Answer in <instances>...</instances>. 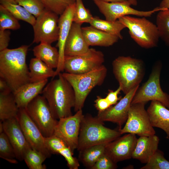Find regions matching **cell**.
<instances>
[{
	"label": "cell",
	"mask_w": 169,
	"mask_h": 169,
	"mask_svg": "<svg viewBox=\"0 0 169 169\" xmlns=\"http://www.w3.org/2000/svg\"><path fill=\"white\" fill-rule=\"evenodd\" d=\"M75 2L69 5L59 18V38L56 47L58 48L59 59L58 66L55 70V76L63 72L65 57V44L73 22Z\"/></svg>",
	"instance_id": "cell-18"
},
{
	"label": "cell",
	"mask_w": 169,
	"mask_h": 169,
	"mask_svg": "<svg viewBox=\"0 0 169 169\" xmlns=\"http://www.w3.org/2000/svg\"><path fill=\"white\" fill-rule=\"evenodd\" d=\"M82 109L74 115L59 119L54 134L62 139L74 153L77 149L81 123L84 116Z\"/></svg>",
	"instance_id": "cell-13"
},
{
	"label": "cell",
	"mask_w": 169,
	"mask_h": 169,
	"mask_svg": "<svg viewBox=\"0 0 169 169\" xmlns=\"http://www.w3.org/2000/svg\"><path fill=\"white\" fill-rule=\"evenodd\" d=\"M129 2L131 3V5H132L134 6L137 5V0H127Z\"/></svg>",
	"instance_id": "cell-47"
},
{
	"label": "cell",
	"mask_w": 169,
	"mask_h": 169,
	"mask_svg": "<svg viewBox=\"0 0 169 169\" xmlns=\"http://www.w3.org/2000/svg\"><path fill=\"white\" fill-rule=\"evenodd\" d=\"M136 135L127 133L108 143L105 153L115 162L129 159L136 144Z\"/></svg>",
	"instance_id": "cell-16"
},
{
	"label": "cell",
	"mask_w": 169,
	"mask_h": 169,
	"mask_svg": "<svg viewBox=\"0 0 169 169\" xmlns=\"http://www.w3.org/2000/svg\"><path fill=\"white\" fill-rule=\"evenodd\" d=\"M92 0L104 16L105 20L111 21H115L122 17L129 15L150 17L156 12L165 10L158 7L150 11H139L131 8V3L128 1L108 2L101 0Z\"/></svg>",
	"instance_id": "cell-12"
},
{
	"label": "cell",
	"mask_w": 169,
	"mask_h": 169,
	"mask_svg": "<svg viewBox=\"0 0 169 169\" xmlns=\"http://www.w3.org/2000/svg\"><path fill=\"white\" fill-rule=\"evenodd\" d=\"M156 26L160 38L169 46V10L159 11L156 17Z\"/></svg>",
	"instance_id": "cell-30"
},
{
	"label": "cell",
	"mask_w": 169,
	"mask_h": 169,
	"mask_svg": "<svg viewBox=\"0 0 169 169\" xmlns=\"http://www.w3.org/2000/svg\"><path fill=\"white\" fill-rule=\"evenodd\" d=\"M36 18L38 17L46 8L41 0H15Z\"/></svg>",
	"instance_id": "cell-36"
},
{
	"label": "cell",
	"mask_w": 169,
	"mask_h": 169,
	"mask_svg": "<svg viewBox=\"0 0 169 169\" xmlns=\"http://www.w3.org/2000/svg\"><path fill=\"white\" fill-rule=\"evenodd\" d=\"M81 24L73 22L66 42L65 56H74L87 52L90 49L83 34Z\"/></svg>",
	"instance_id": "cell-19"
},
{
	"label": "cell",
	"mask_w": 169,
	"mask_h": 169,
	"mask_svg": "<svg viewBox=\"0 0 169 169\" xmlns=\"http://www.w3.org/2000/svg\"><path fill=\"white\" fill-rule=\"evenodd\" d=\"M29 46L23 45L0 51V77L8 84L13 93L30 82L26 58Z\"/></svg>",
	"instance_id": "cell-1"
},
{
	"label": "cell",
	"mask_w": 169,
	"mask_h": 169,
	"mask_svg": "<svg viewBox=\"0 0 169 169\" xmlns=\"http://www.w3.org/2000/svg\"><path fill=\"white\" fill-rule=\"evenodd\" d=\"M93 18L90 11L85 7L82 0H76L73 22L81 24L84 23H90Z\"/></svg>",
	"instance_id": "cell-35"
},
{
	"label": "cell",
	"mask_w": 169,
	"mask_h": 169,
	"mask_svg": "<svg viewBox=\"0 0 169 169\" xmlns=\"http://www.w3.org/2000/svg\"><path fill=\"white\" fill-rule=\"evenodd\" d=\"M28 68L30 82H38L55 76L53 69L35 57L30 59Z\"/></svg>",
	"instance_id": "cell-24"
},
{
	"label": "cell",
	"mask_w": 169,
	"mask_h": 169,
	"mask_svg": "<svg viewBox=\"0 0 169 169\" xmlns=\"http://www.w3.org/2000/svg\"><path fill=\"white\" fill-rule=\"evenodd\" d=\"M11 32L8 30H0V51L8 48Z\"/></svg>",
	"instance_id": "cell-41"
},
{
	"label": "cell",
	"mask_w": 169,
	"mask_h": 169,
	"mask_svg": "<svg viewBox=\"0 0 169 169\" xmlns=\"http://www.w3.org/2000/svg\"><path fill=\"white\" fill-rule=\"evenodd\" d=\"M146 104L142 102L131 105L125 125L118 129L121 135L131 133L140 136L155 134L156 131L145 109Z\"/></svg>",
	"instance_id": "cell-9"
},
{
	"label": "cell",
	"mask_w": 169,
	"mask_h": 169,
	"mask_svg": "<svg viewBox=\"0 0 169 169\" xmlns=\"http://www.w3.org/2000/svg\"><path fill=\"white\" fill-rule=\"evenodd\" d=\"M20 28L18 20L7 9L0 5V30H17Z\"/></svg>",
	"instance_id": "cell-33"
},
{
	"label": "cell",
	"mask_w": 169,
	"mask_h": 169,
	"mask_svg": "<svg viewBox=\"0 0 169 169\" xmlns=\"http://www.w3.org/2000/svg\"><path fill=\"white\" fill-rule=\"evenodd\" d=\"M118 20L128 28L131 37L141 47L148 49L157 46L160 37L156 26L145 17L127 15Z\"/></svg>",
	"instance_id": "cell-6"
},
{
	"label": "cell",
	"mask_w": 169,
	"mask_h": 169,
	"mask_svg": "<svg viewBox=\"0 0 169 169\" xmlns=\"http://www.w3.org/2000/svg\"><path fill=\"white\" fill-rule=\"evenodd\" d=\"M47 158L44 154L31 148L25 153L23 160L30 169H45L43 163Z\"/></svg>",
	"instance_id": "cell-31"
},
{
	"label": "cell",
	"mask_w": 169,
	"mask_h": 169,
	"mask_svg": "<svg viewBox=\"0 0 169 169\" xmlns=\"http://www.w3.org/2000/svg\"><path fill=\"white\" fill-rule=\"evenodd\" d=\"M161 68V62L155 63L148 80L137 90L131 104L156 101L169 109V95L163 91L160 84Z\"/></svg>",
	"instance_id": "cell-7"
},
{
	"label": "cell",
	"mask_w": 169,
	"mask_h": 169,
	"mask_svg": "<svg viewBox=\"0 0 169 169\" xmlns=\"http://www.w3.org/2000/svg\"><path fill=\"white\" fill-rule=\"evenodd\" d=\"M159 141V137L155 134L140 136L137 138L132 158L141 163H146L158 149Z\"/></svg>",
	"instance_id": "cell-20"
},
{
	"label": "cell",
	"mask_w": 169,
	"mask_h": 169,
	"mask_svg": "<svg viewBox=\"0 0 169 169\" xmlns=\"http://www.w3.org/2000/svg\"><path fill=\"white\" fill-rule=\"evenodd\" d=\"M58 154L62 156L65 158L69 169H78L79 166L78 160L73 156L74 153L68 146H67L61 149Z\"/></svg>",
	"instance_id": "cell-40"
},
{
	"label": "cell",
	"mask_w": 169,
	"mask_h": 169,
	"mask_svg": "<svg viewBox=\"0 0 169 169\" xmlns=\"http://www.w3.org/2000/svg\"><path fill=\"white\" fill-rule=\"evenodd\" d=\"M153 127L160 128L169 138V110L159 102L152 101L146 110Z\"/></svg>",
	"instance_id": "cell-22"
},
{
	"label": "cell",
	"mask_w": 169,
	"mask_h": 169,
	"mask_svg": "<svg viewBox=\"0 0 169 169\" xmlns=\"http://www.w3.org/2000/svg\"><path fill=\"white\" fill-rule=\"evenodd\" d=\"M159 7L164 10H169V0H162Z\"/></svg>",
	"instance_id": "cell-45"
},
{
	"label": "cell",
	"mask_w": 169,
	"mask_h": 169,
	"mask_svg": "<svg viewBox=\"0 0 169 169\" xmlns=\"http://www.w3.org/2000/svg\"><path fill=\"white\" fill-rule=\"evenodd\" d=\"M104 124V122L96 116L84 115L81 123L78 151L96 145L108 143L121 135L119 130L108 128Z\"/></svg>",
	"instance_id": "cell-3"
},
{
	"label": "cell",
	"mask_w": 169,
	"mask_h": 169,
	"mask_svg": "<svg viewBox=\"0 0 169 169\" xmlns=\"http://www.w3.org/2000/svg\"><path fill=\"white\" fill-rule=\"evenodd\" d=\"M46 9L61 15L67 8L74 3L76 0H41Z\"/></svg>",
	"instance_id": "cell-37"
},
{
	"label": "cell",
	"mask_w": 169,
	"mask_h": 169,
	"mask_svg": "<svg viewBox=\"0 0 169 169\" xmlns=\"http://www.w3.org/2000/svg\"><path fill=\"white\" fill-rule=\"evenodd\" d=\"M141 169H169V161L164 157L163 152L157 149L146 165Z\"/></svg>",
	"instance_id": "cell-34"
},
{
	"label": "cell",
	"mask_w": 169,
	"mask_h": 169,
	"mask_svg": "<svg viewBox=\"0 0 169 169\" xmlns=\"http://www.w3.org/2000/svg\"><path fill=\"white\" fill-rule=\"evenodd\" d=\"M44 141L46 147L51 154H58L61 149L67 146L62 139L54 135L44 137Z\"/></svg>",
	"instance_id": "cell-38"
},
{
	"label": "cell",
	"mask_w": 169,
	"mask_h": 169,
	"mask_svg": "<svg viewBox=\"0 0 169 169\" xmlns=\"http://www.w3.org/2000/svg\"><path fill=\"white\" fill-rule=\"evenodd\" d=\"M95 103V106L99 112L104 111L111 106L105 98L99 96H97Z\"/></svg>",
	"instance_id": "cell-42"
},
{
	"label": "cell",
	"mask_w": 169,
	"mask_h": 169,
	"mask_svg": "<svg viewBox=\"0 0 169 169\" xmlns=\"http://www.w3.org/2000/svg\"><path fill=\"white\" fill-rule=\"evenodd\" d=\"M104 55L101 51L90 48L83 54L74 56H65L64 69L65 72L82 74L98 68L103 65Z\"/></svg>",
	"instance_id": "cell-10"
},
{
	"label": "cell",
	"mask_w": 169,
	"mask_h": 169,
	"mask_svg": "<svg viewBox=\"0 0 169 169\" xmlns=\"http://www.w3.org/2000/svg\"><path fill=\"white\" fill-rule=\"evenodd\" d=\"M58 15L46 8L37 18L33 26V43L51 44L59 38Z\"/></svg>",
	"instance_id": "cell-11"
},
{
	"label": "cell",
	"mask_w": 169,
	"mask_h": 169,
	"mask_svg": "<svg viewBox=\"0 0 169 169\" xmlns=\"http://www.w3.org/2000/svg\"><path fill=\"white\" fill-rule=\"evenodd\" d=\"M93 27L107 33L116 36L122 39L121 32L125 26L118 20L114 21L104 20L99 17H93L90 23Z\"/></svg>",
	"instance_id": "cell-29"
},
{
	"label": "cell",
	"mask_w": 169,
	"mask_h": 169,
	"mask_svg": "<svg viewBox=\"0 0 169 169\" xmlns=\"http://www.w3.org/2000/svg\"><path fill=\"white\" fill-rule=\"evenodd\" d=\"M58 78L46 84L42 93L47 101L55 118L59 119L72 115L75 96L74 90L61 73Z\"/></svg>",
	"instance_id": "cell-2"
},
{
	"label": "cell",
	"mask_w": 169,
	"mask_h": 169,
	"mask_svg": "<svg viewBox=\"0 0 169 169\" xmlns=\"http://www.w3.org/2000/svg\"><path fill=\"white\" fill-rule=\"evenodd\" d=\"M19 109L13 92L0 93V120L17 118Z\"/></svg>",
	"instance_id": "cell-26"
},
{
	"label": "cell",
	"mask_w": 169,
	"mask_h": 169,
	"mask_svg": "<svg viewBox=\"0 0 169 169\" xmlns=\"http://www.w3.org/2000/svg\"><path fill=\"white\" fill-rule=\"evenodd\" d=\"M104 1L108 2H122L127 1V0H101Z\"/></svg>",
	"instance_id": "cell-46"
},
{
	"label": "cell",
	"mask_w": 169,
	"mask_h": 169,
	"mask_svg": "<svg viewBox=\"0 0 169 169\" xmlns=\"http://www.w3.org/2000/svg\"><path fill=\"white\" fill-rule=\"evenodd\" d=\"M121 91V89L120 86L115 91L112 90H109V92L105 98L111 106L116 104L118 101L121 98L118 97V96Z\"/></svg>",
	"instance_id": "cell-43"
},
{
	"label": "cell",
	"mask_w": 169,
	"mask_h": 169,
	"mask_svg": "<svg viewBox=\"0 0 169 169\" xmlns=\"http://www.w3.org/2000/svg\"><path fill=\"white\" fill-rule=\"evenodd\" d=\"M112 67L114 76L125 94L139 86L145 74L143 61L129 56L117 57L113 61Z\"/></svg>",
	"instance_id": "cell-4"
},
{
	"label": "cell",
	"mask_w": 169,
	"mask_h": 169,
	"mask_svg": "<svg viewBox=\"0 0 169 169\" xmlns=\"http://www.w3.org/2000/svg\"><path fill=\"white\" fill-rule=\"evenodd\" d=\"M84 37L90 46L108 47L118 42L117 36L107 33L91 26L82 27Z\"/></svg>",
	"instance_id": "cell-23"
},
{
	"label": "cell",
	"mask_w": 169,
	"mask_h": 169,
	"mask_svg": "<svg viewBox=\"0 0 169 169\" xmlns=\"http://www.w3.org/2000/svg\"><path fill=\"white\" fill-rule=\"evenodd\" d=\"M17 119L32 148L42 153L47 158L49 157L51 154L46 147L44 137L25 108L19 109Z\"/></svg>",
	"instance_id": "cell-14"
},
{
	"label": "cell",
	"mask_w": 169,
	"mask_h": 169,
	"mask_svg": "<svg viewBox=\"0 0 169 169\" xmlns=\"http://www.w3.org/2000/svg\"><path fill=\"white\" fill-rule=\"evenodd\" d=\"M33 55L53 69H56L58 66L59 54L56 48L51 44L40 43L33 49Z\"/></svg>",
	"instance_id": "cell-25"
},
{
	"label": "cell",
	"mask_w": 169,
	"mask_h": 169,
	"mask_svg": "<svg viewBox=\"0 0 169 169\" xmlns=\"http://www.w3.org/2000/svg\"><path fill=\"white\" fill-rule=\"evenodd\" d=\"M2 123L3 132L14 148L17 159L23 161L25 153L32 148L27 140L17 118L6 120Z\"/></svg>",
	"instance_id": "cell-17"
},
{
	"label": "cell",
	"mask_w": 169,
	"mask_h": 169,
	"mask_svg": "<svg viewBox=\"0 0 169 169\" xmlns=\"http://www.w3.org/2000/svg\"><path fill=\"white\" fill-rule=\"evenodd\" d=\"M107 144L96 145L79 151L78 156L79 161L85 166L91 169L105 153V147Z\"/></svg>",
	"instance_id": "cell-27"
},
{
	"label": "cell",
	"mask_w": 169,
	"mask_h": 169,
	"mask_svg": "<svg viewBox=\"0 0 169 169\" xmlns=\"http://www.w3.org/2000/svg\"><path fill=\"white\" fill-rule=\"evenodd\" d=\"M107 69L104 65L89 72L82 74L64 72L63 76L69 83L74 92L75 103L74 107L76 112L82 109L85 101L91 90L101 85L107 75Z\"/></svg>",
	"instance_id": "cell-5"
},
{
	"label": "cell",
	"mask_w": 169,
	"mask_h": 169,
	"mask_svg": "<svg viewBox=\"0 0 169 169\" xmlns=\"http://www.w3.org/2000/svg\"><path fill=\"white\" fill-rule=\"evenodd\" d=\"M139 86L131 90L121 98L114 106H111L102 112H98L97 117L100 120L117 124L119 129L126 122L133 97Z\"/></svg>",
	"instance_id": "cell-15"
},
{
	"label": "cell",
	"mask_w": 169,
	"mask_h": 169,
	"mask_svg": "<svg viewBox=\"0 0 169 169\" xmlns=\"http://www.w3.org/2000/svg\"><path fill=\"white\" fill-rule=\"evenodd\" d=\"M0 157L11 163H18L14 148L3 131L0 133Z\"/></svg>",
	"instance_id": "cell-32"
},
{
	"label": "cell",
	"mask_w": 169,
	"mask_h": 169,
	"mask_svg": "<svg viewBox=\"0 0 169 169\" xmlns=\"http://www.w3.org/2000/svg\"><path fill=\"white\" fill-rule=\"evenodd\" d=\"M25 109L44 137L53 135L58 121L54 117L47 101L43 95L36 96Z\"/></svg>",
	"instance_id": "cell-8"
},
{
	"label": "cell",
	"mask_w": 169,
	"mask_h": 169,
	"mask_svg": "<svg viewBox=\"0 0 169 169\" xmlns=\"http://www.w3.org/2000/svg\"><path fill=\"white\" fill-rule=\"evenodd\" d=\"M48 82V79H46L38 82H29L13 92L18 108H26L32 100L42 93Z\"/></svg>",
	"instance_id": "cell-21"
},
{
	"label": "cell",
	"mask_w": 169,
	"mask_h": 169,
	"mask_svg": "<svg viewBox=\"0 0 169 169\" xmlns=\"http://www.w3.org/2000/svg\"><path fill=\"white\" fill-rule=\"evenodd\" d=\"M0 3L18 20L25 22L32 26L34 24L36 18L19 5L15 0H0Z\"/></svg>",
	"instance_id": "cell-28"
},
{
	"label": "cell",
	"mask_w": 169,
	"mask_h": 169,
	"mask_svg": "<svg viewBox=\"0 0 169 169\" xmlns=\"http://www.w3.org/2000/svg\"><path fill=\"white\" fill-rule=\"evenodd\" d=\"M117 167V163L104 153L91 169H115Z\"/></svg>",
	"instance_id": "cell-39"
},
{
	"label": "cell",
	"mask_w": 169,
	"mask_h": 169,
	"mask_svg": "<svg viewBox=\"0 0 169 169\" xmlns=\"http://www.w3.org/2000/svg\"><path fill=\"white\" fill-rule=\"evenodd\" d=\"M12 92L7 82L0 78V93H7Z\"/></svg>",
	"instance_id": "cell-44"
}]
</instances>
